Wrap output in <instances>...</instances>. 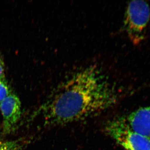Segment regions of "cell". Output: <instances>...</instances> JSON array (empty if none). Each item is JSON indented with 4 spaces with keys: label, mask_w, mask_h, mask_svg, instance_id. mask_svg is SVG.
I'll return each instance as SVG.
<instances>
[{
    "label": "cell",
    "mask_w": 150,
    "mask_h": 150,
    "mask_svg": "<svg viewBox=\"0 0 150 150\" xmlns=\"http://www.w3.org/2000/svg\"><path fill=\"white\" fill-rule=\"evenodd\" d=\"M116 86L96 65L67 76L54 96L42 107L47 126H63L93 117L117 103Z\"/></svg>",
    "instance_id": "cell-1"
},
{
    "label": "cell",
    "mask_w": 150,
    "mask_h": 150,
    "mask_svg": "<svg viewBox=\"0 0 150 150\" xmlns=\"http://www.w3.org/2000/svg\"><path fill=\"white\" fill-rule=\"evenodd\" d=\"M150 19V6L146 2L136 0L128 4L124 18V28L134 44L137 45L144 40Z\"/></svg>",
    "instance_id": "cell-2"
},
{
    "label": "cell",
    "mask_w": 150,
    "mask_h": 150,
    "mask_svg": "<svg viewBox=\"0 0 150 150\" xmlns=\"http://www.w3.org/2000/svg\"><path fill=\"white\" fill-rule=\"evenodd\" d=\"M105 131L125 150H150V139L133 131L123 118L109 121Z\"/></svg>",
    "instance_id": "cell-3"
},
{
    "label": "cell",
    "mask_w": 150,
    "mask_h": 150,
    "mask_svg": "<svg viewBox=\"0 0 150 150\" xmlns=\"http://www.w3.org/2000/svg\"><path fill=\"white\" fill-rule=\"evenodd\" d=\"M3 115L4 134H9L18 121L21 114V103L18 97L10 94L0 103Z\"/></svg>",
    "instance_id": "cell-4"
},
{
    "label": "cell",
    "mask_w": 150,
    "mask_h": 150,
    "mask_svg": "<svg viewBox=\"0 0 150 150\" xmlns=\"http://www.w3.org/2000/svg\"><path fill=\"white\" fill-rule=\"evenodd\" d=\"M124 118L133 131L150 139V105L133 111Z\"/></svg>",
    "instance_id": "cell-5"
},
{
    "label": "cell",
    "mask_w": 150,
    "mask_h": 150,
    "mask_svg": "<svg viewBox=\"0 0 150 150\" xmlns=\"http://www.w3.org/2000/svg\"><path fill=\"white\" fill-rule=\"evenodd\" d=\"M8 86L3 81L0 80V103L10 94Z\"/></svg>",
    "instance_id": "cell-6"
},
{
    "label": "cell",
    "mask_w": 150,
    "mask_h": 150,
    "mask_svg": "<svg viewBox=\"0 0 150 150\" xmlns=\"http://www.w3.org/2000/svg\"><path fill=\"white\" fill-rule=\"evenodd\" d=\"M23 144L20 141H12L10 146L4 150H23Z\"/></svg>",
    "instance_id": "cell-7"
},
{
    "label": "cell",
    "mask_w": 150,
    "mask_h": 150,
    "mask_svg": "<svg viewBox=\"0 0 150 150\" xmlns=\"http://www.w3.org/2000/svg\"><path fill=\"white\" fill-rule=\"evenodd\" d=\"M12 141H3L0 140V150H4L11 144Z\"/></svg>",
    "instance_id": "cell-8"
},
{
    "label": "cell",
    "mask_w": 150,
    "mask_h": 150,
    "mask_svg": "<svg viewBox=\"0 0 150 150\" xmlns=\"http://www.w3.org/2000/svg\"><path fill=\"white\" fill-rule=\"evenodd\" d=\"M4 77V73L2 63L0 60V80Z\"/></svg>",
    "instance_id": "cell-9"
}]
</instances>
